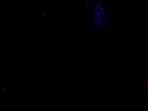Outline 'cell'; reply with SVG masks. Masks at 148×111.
Returning a JSON list of instances; mask_svg holds the SVG:
<instances>
[{"instance_id": "obj_1", "label": "cell", "mask_w": 148, "mask_h": 111, "mask_svg": "<svg viewBox=\"0 0 148 111\" xmlns=\"http://www.w3.org/2000/svg\"><path fill=\"white\" fill-rule=\"evenodd\" d=\"M93 21L95 25L102 27L103 25H108L109 21L106 13L104 2L99 1L93 6L92 9Z\"/></svg>"}]
</instances>
